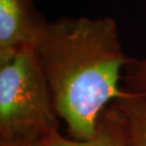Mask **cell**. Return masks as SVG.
Here are the masks:
<instances>
[{
    "label": "cell",
    "instance_id": "cell-1",
    "mask_svg": "<svg viewBox=\"0 0 146 146\" xmlns=\"http://www.w3.org/2000/svg\"><path fill=\"white\" fill-rule=\"evenodd\" d=\"M37 55L58 118L70 139L95 133L103 110L125 95L120 80L130 58L111 16H62L48 21Z\"/></svg>",
    "mask_w": 146,
    "mask_h": 146
},
{
    "label": "cell",
    "instance_id": "cell-2",
    "mask_svg": "<svg viewBox=\"0 0 146 146\" xmlns=\"http://www.w3.org/2000/svg\"><path fill=\"white\" fill-rule=\"evenodd\" d=\"M60 120L36 49L0 61V142L40 144Z\"/></svg>",
    "mask_w": 146,
    "mask_h": 146
},
{
    "label": "cell",
    "instance_id": "cell-3",
    "mask_svg": "<svg viewBox=\"0 0 146 146\" xmlns=\"http://www.w3.org/2000/svg\"><path fill=\"white\" fill-rule=\"evenodd\" d=\"M47 23L33 0H0V61L24 49H37Z\"/></svg>",
    "mask_w": 146,
    "mask_h": 146
},
{
    "label": "cell",
    "instance_id": "cell-4",
    "mask_svg": "<svg viewBox=\"0 0 146 146\" xmlns=\"http://www.w3.org/2000/svg\"><path fill=\"white\" fill-rule=\"evenodd\" d=\"M40 146H125V119L118 104L113 102L101 114L95 133L84 141L68 139L55 131L40 143Z\"/></svg>",
    "mask_w": 146,
    "mask_h": 146
},
{
    "label": "cell",
    "instance_id": "cell-5",
    "mask_svg": "<svg viewBox=\"0 0 146 146\" xmlns=\"http://www.w3.org/2000/svg\"><path fill=\"white\" fill-rule=\"evenodd\" d=\"M116 103L125 119V146H146V98L125 91Z\"/></svg>",
    "mask_w": 146,
    "mask_h": 146
},
{
    "label": "cell",
    "instance_id": "cell-6",
    "mask_svg": "<svg viewBox=\"0 0 146 146\" xmlns=\"http://www.w3.org/2000/svg\"><path fill=\"white\" fill-rule=\"evenodd\" d=\"M122 89L146 98V56L130 58L122 75Z\"/></svg>",
    "mask_w": 146,
    "mask_h": 146
},
{
    "label": "cell",
    "instance_id": "cell-7",
    "mask_svg": "<svg viewBox=\"0 0 146 146\" xmlns=\"http://www.w3.org/2000/svg\"><path fill=\"white\" fill-rule=\"evenodd\" d=\"M0 146H40V144H27V143H10V142H0Z\"/></svg>",
    "mask_w": 146,
    "mask_h": 146
}]
</instances>
